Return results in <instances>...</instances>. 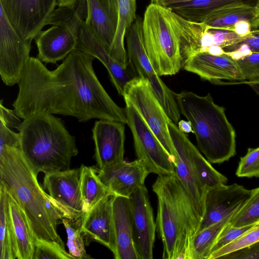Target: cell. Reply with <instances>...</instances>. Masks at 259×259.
I'll use <instances>...</instances> for the list:
<instances>
[{
  "label": "cell",
  "mask_w": 259,
  "mask_h": 259,
  "mask_svg": "<svg viewBox=\"0 0 259 259\" xmlns=\"http://www.w3.org/2000/svg\"><path fill=\"white\" fill-rule=\"evenodd\" d=\"M207 53L215 56H220L225 53L222 47L216 45L212 46L209 48Z\"/></svg>",
  "instance_id": "obj_48"
},
{
  "label": "cell",
  "mask_w": 259,
  "mask_h": 259,
  "mask_svg": "<svg viewBox=\"0 0 259 259\" xmlns=\"http://www.w3.org/2000/svg\"><path fill=\"white\" fill-rule=\"evenodd\" d=\"M178 127L179 129L184 133H193V130L192 127L191 122L189 121H186L184 120H179L178 123Z\"/></svg>",
  "instance_id": "obj_46"
},
{
  "label": "cell",
  "mask_w": 259,
  "mask_h": 259,
  "mask_svg": "<svg viewBox=\"0 0 259 259\" xmlns=\"http://www.w3.org/2000/svg\"><path fill=\"white\" fill-rule=\"evenodd\" d=\"M73 259L58 243L36 239L33 259Z\"/></svg>",
  "instance_id": "obj_36"
},
{
  "label": "cell",
  "mask_w": 259,
  "mask_h": 259,
  "mask_svg": "<svg viewBox=\"0 0 259 259\" xmlns=\"http://www.w3.org/2000/svg\"><path fill=\"white\" fill-rule=\"evenodd\" d=\"M251 192L236 183L207 188L204 213L197 232L235 213L248 200Z\"/></svg>",
  "instance_id": "obj_14"
},
{
  "label": "cell",
  "mask_w": 259,
  "mask_h": 259,
  "mask_svg": "<svg viewBox=\"0 0 259 259\" xmlns=\"http://www.w3.org/2000/svg\"><path fill=\"white\" fill-rule=\"evenodd\" d=\"M236 61L245 80L259 79V52L253 53Z\"/></svg>",
  "instance_id": "obj_39"
},
{
  "label": "cell",
  "mask_w": 259,
  "mask_h": 259,
  "mask_svg": "<svg viewBox=\"0 0 259 259\" xmlns=\"http://www.w3.org/2000/svg\"><path fill=\"white\" fill-rule=\"evenodd\" d=\"M142 23V18L137 16L126 35L128 61L134 66L138 76L149 80L167 115L178 124L181 112L174 92L160 79L149 60L144 45Z\"/></svg>",
  "instance_id": "obj_7"
},
{
  "label": "cell",
  "mask_w": 259,
  "mask_h": 259,
  "mask_svg": "<svg viewBox=\"0 0 259 259\" xmlns=\"http://www.w3.org/2000/svg\"><path fill=\"white\" fill-rule=\"evenodd\" d=\"M88 15L84 21L90 31L109 52L118 23L116 0H86Z\"/></svg>",
  "instance_id": "obj_22"
},
{
  "label": "cell",
  "mask_w": 259,
  "mask_h": 259,
  "mask_svg": "<svg viewBox=\"0 0 259 259\" xmlns=\"http://www.w3.org/2000/svg\"><path fill=\"white\" fill-rule=\"evenodd\" d=\"M6 192L17 245V259H33L36 238L30 223L15 198Z\"/></svg>",
  "instance_id": "obj_25"
},
{
  "label": "cell",
  "mask_w": 259,
  "mask_h": 259,
  "mask_svg": "<svg viewBox=\"0 0 259 259\" xmlns=\"http://www.w3.org/2000/svg\"><path fill=\"white\" fill-rule=\"evenodd\" d=\"M81 167L80 191L87 213L103 199L114 195L100 180L97 168L83 164Z\"/></svg>",
  "instance_id": "obj_28"
},
{
  "label": "cell",
  "mask_w": 259,
  "mask_h": 259,
  "mask_svg": "<svg viewBox=\"0 0 259 259\" xmlns=\"http://www.w3.org/2000/svg\"><path fill=\"white\" fill-rule=\"evenodd\" d=\"M31 42L17 33L0 6V75L6 85L18 83L30 57Z\"/></svg>",
  "instance_id": "obj_11"
},
{
  "label": "cell",
  "mask_w": 259,
  "mask_h": 259,
  "mask_svg": "<svg viewBox=\"0 0 259 259\" xmlns=\"http://www.w3.org/2000/svg\"><path fill=\"white\" fill-rule=\"evenodd\" d=\"M77 0H57V6L60 7H70L74 6Z\"/></svg>",
  "instance_id": "obj_49"
},
{
  "label": "cell",
  "mask_w": 259,
  "mask_h": 259,
  "mask_svg": "<svg viewBox=\"0 0 259 259\" xmlns=\"http://www.w3.org/2000/svg\"><path fill=\"white\" fill-rule=\"evenodd\" d=\"M0 6L17 33L32 41L45 26L57 0H0Z\"/></svg>",
  "instance_id": "obj_12"
},
{
  "label": "cell",
  "mask_w": 259,
  "mask_h": 259,
  "mask_svg": "<svg viewBox=\"0 0 259 259\" xmlns=\"http://www.w3.org/2000/svg\"><path fill=\"white\" fill-rule=\"evenodd\" d=\"M20 145L19 133L13 131L3 119L0 118V146L20 147Z\"/></svg>",
  "instance_id": "obj_42"
},
{
  "label": "cell",
  "mask_w": 259,
  "mask_h": 259,
  "mask_svg": "<svg viewBox=\"0 0 259 259\" xmlns=\"http://www.w3.org/2000/svg\"><path fill=\"white\" fill-rule=\"evenodd\" d=\"M92 137L98 168L124 160L125 123L104 119L96 120Z\"/></svg>",
  "instance_id": "obj_16"
},
{
  "label": "cell",
  "mask_w": 259,
  "mask_h": 259,
  "mask_svg": "<svg viewBox=\"0 0 259 259\" xmlns=\"http://www.w3.org/2000/svg\"><path fill=\"white\" fill-rule=\"evenodd\" d=\"M152 190L157 198L156 224L162 258L192 259V242L201 219L189 193L176 175L158 176Z\"/></svg>",
  "instance_id": "obj_4"
},
{
  "label": "cell",
  "mask_w": 259,
  "mask_h": 259,
  "mask_svg": "<svg viewBox=\"0 0 259 259\" xmlns=\"http://www.w3.org/2000/svg\"><path fill=\"white\" fill-rule=\"evenodd\" d=\"M113 196H108L87 212L81 221L80 229L87 245L96 241L115 252Z\"/></svg>",
  "instance_id": "obj_20"
},
{
  "label": "cell",
  "mask_w": 259,
  "mask_h": 259,
  "mask_svg": "<svg viewBox=\"0 0 259 259\" xmlns=\"http://www.w3.org/2000/svg\"><path fill=\"white\" fill-rule=\"evenodd\" d=\"M220 258L259 259V241L247 247L226 254Z\"/></svg>",
  "instance_id": "obj_43"
},
{
  "label": "cell",
  "mask_w": 259,
  "mask_h": 259,
  "mask_svg": "<svg viewBox=\"0 0 259 259\" xmlns=\"http://www.w3.org/2000/svg\"><path fill=\"white\" fill-rule=\"evenodd\" d=\"M246 83H254V84H259V79L253 80H251V81H247L246 82Z\"/></svg>",
  "instance_id": "obj_51"
},
{
  "label": "cell",
  "mask_w": 259,
  "mask_h": 259,
  "mask_svg": "<svg viewBox=\"0 0 259 259\" xmlns=\"http://www.w3.org/2000/svg\"><path fill=\"white\" fill-rule=\"evenodd\" d=\"M112 212L115 259H139L133 238L132 208L130 198L114 195Z\"/></svg>",
  "instance_id": "obj_21"
},
{
  "label": "cell",
  "mask_w": 259,
  "mask_h": 259,
  "mask_svg": "<svg viewBox=\"0 0 259 259\" xmlns=\"http://www.w3.org/2000/svg\"><path fill=\"white\" fill-rule=\"evenodd\" d=\"M213 45H214V44L213 35L208 30V26H207L201 37L199 53H207L208 48Z\"/></svg>",
  "instance_id": "obj_45"
},
{
  "label": "cell",
  "mask_w": 259,
  "mask_h": 259,
  "mask_svg": "<svg viewBox=\"0 0 259 259\" xmlns=\"http://www.w3.org/2000/svg\"><path fill=\"white\" fill-rule=\"evenodd\" d=\"M180 111L192 125L198 146L207 160L221 163L236 154V133L225 108L216 104L209 93H174Z\"/></svg>",
  "instance_id": "obj_6"
},
{
  "label": "cell",
  "mask_w": 259,
  "mask_h": 259,
  "mask_svg": "<svg viewBox=\"0 0 259 259\" xmlns=\"http://www.w3.org/2000/svg\"><path fill=\"white\" fill-rule=\"evenodd\" d=\"M95 58L75 49L57 68L48 69L30 57L18 82L14 111L24 119L37 112L75 117L79 122L108 119L127 123L125 108L118 106L99 80Z\"/></svg>",
  "instance_id": "obj_1"
},
{
  "label": "cell",
  "mask_w": 259,
  "mask_h": 259,
  "mask_svg": "<svg viewBox=\"0 0 259 259\" xmlns=\"http://www.w3.org/2000/svg\"><path fill=\"white\" fill-rule=\"evenodd\" d=\"M16 258L17 248L6 192L0 184V259Z\"/></svg>",
  "instance_id": "obj_29"
},
{
  "label": "cell",
  "mask_w": 259,
  "mask_h": 259,
  "mask_svg": "<svg viewBox=\"0 0 259 259\" xmlns=\"http://www.w3.org/2000/svg\"><path fill=\"white\" fill-rule=\"evenodd\" d=\"M18 131L20 149L37 176L69 169L71 158L78 154L75 137L53 114L33 113L23 120Z\"/></svg>",
  "instance_id": "obj_5"
},
{
  "label": "cell",
  "mask_w": 259,
  "mask_h": 259,
  "mask_svg": "<svg viewBox=\"0 0 259 259\" xmlns=\"http://www.w3.org/2000/svg\"><path fill=\"white\" fill-rule=\"evenodd\" d=\"M20 147L0 146V184L25 212L36 239L64 247L57 232L62 217L38 183Z\"/></svg>",
  "instance_id": "obj_3"
},
{
  "label": "cell",
  "mask_w": 259,
  "mask_h": 259,
  "mask_svg": "<svg viewBox=\"0 0 259 259\" xmlns=\"http://www.w3.org/2000/svg\"><path fill=\"white\" fill-rule=\"evenodd\" d=\"M122 96L141 115L174 161L176 153L168 129L170 119L149 80L140 76L134 78L125 85Z\"/></svg>",
  "instance_id": "obj_8"
},
{
  "label": "cell",
  "mask_w": 259,
  "mask_h": 259,
  "mask_svg": "<svg viewBox=\"0 0 259 259\" xmlns=\"http://www.w3.org/2000/svg\"><path fill=\"white\" fill-rule=\"evenodd\" d=\"M208 30L213 35L214 45L222 48L238 42L243 38L240 37L235 32L229 30L208 26Z\"/></svg>",
  "instance_id": "obj_41"
},
{
  "label": "cell",
  "mask_w": 259,
  "mask_h": 259,
  "mask_svg": "<svg viewBox=\"0 0 259 259\" xmlns=\"http://www.w3.org/2000/svg\"><path fill=\"white\" fill-rule=\"evenodd\" d=\"M118 23L115 35L109 53L123 65H128L124 39L130 28L137 18L136 0H116Z\"/></svg>",
  "instance_id": "obj_26"
},
{
  "label": "cell",
  "mask_w": 259,
  "mask_h": 259,
  "mask_svg": "<svg viewBox=\"0 0 259 259\" xmlns=\"http://www.w3.org/2000/svg\"><path fill=\"white\" fill-rule=\"evenodd\" d=\"M81 170L80 166L46 174L43 181L49 199L62 218L78 223L86 213L80 191Z\"/></svg>",
  "instance_id": "obj_10"
},
{
  "label": "cell",
  "mask_w": 259,
  "mask_h": 259,
  "mask_svg": "<svg viewBox=\"0 0 259 259\" xmlns=\"http://www.w3.org/2000/svg\"><path fill=\"white\" fill-rule=\"evenodd\" d=\"M248 21L251 28L259 27V10L255 7H236L222 9L209 15L203 22L209 27L233 31L238 21Z\"/></svg>",
  "instance_id": "obj_27"
},
{
  "label": "cell",
  "mask_w": 259,
  "mask_h": 259,
  "mask_svg": "<svg viewBox=\"0 0 259 259\" xmlns=\"http://www.w3.org/2000/svg\"><path fill=\"white\" fill-rule=\"evenodd\" d=\"M168 126L176 150V154L174 160L175 175L189 193L202 220L206 191L201 185L194 167L190 151L191 142L185 133L181 132L170 119L168 121Z\"/></svg>",
  "instance_id": "obj_13"
},
{
  "label": "cell",
  "mask_w": 259,
  "mask_h": 259,
  "mask_svg": "<svg viewBox=\"0 0 259 259\" xmlns=\"http://www.w3.org/2000/svg\"><path fill=\"white\" fill-rule=\"evenodd\" d=\"M133 238L139 259L153 258L156 224L145 185L138 187L130 197Z\"/></svg>",
  "instance_id": "obj_15"
},
{
  "label": "cell",
  "mask_w": 259,
  "mask_h": 259,
  "mask_svg": "<svg viewBox=\"0 0 259 259\" xmlns=\"http://www.w3.org/2000/svg\"><path fill=\"white\" fill-rule=\"evenodd\" d=\"M234 214L196 233L192 242V259L208 258L211 249L219 235Z\"/></svg>",
  "instance_id": "obj_31"
},
{
  "label": "cell",
  "mask_w": 259,
  "mask_h": 259,
  "mask_svg": "<svg viewBox=\"0 0 259 259\" xmlns=\"http://www.w3.org/2000/svg\"><path fill=\"white\" fill-rule=\"evenodd\" d=\"M250 88L254 91V92L259 96V84L254 83H248Z\"/></svg>",
  "instance_id": "obj_50"
},
{
  "label": "cell",
  "mask_w": 259,
  "mask_h": 259,
  "mask_svg": "<svg viewBox=\"0 0 259 259\" xmlns=\"http://www.w3.org/2000/svg\"><path fill=\"white\" fill-rule=\"evenodd\" d=\"M253 225V224L244 227H236L231 225L230 222L228 223L217 238L211 249L210 254L236 239L248 230Z\"/></svg>",
  "instance_id": "obj_38"
},
{
  "label": "cell",
  "mask_w": 259,
  "mask_h": 259,
  "mask_svg": "<svg viewBox=\"0 0 259 259\" xmlns=\"http://www.w3.org/2000/svg\"><path fill=\"white\" fill-rule=\"evenodd\" d=\"M259 241V221L236 239L219 250L212 252L208 259L220 258L232 251L247 247Z\"/></svg>",
  "instance_id": "obj_35"
},
{
  "label": "cell",
  "mask_w": 259,
  "mask_h": 259,
  "mask_svg": "<svg viewBox=\"0 0 259 259\" xmlns=\"http://www.w3.org/2000/svg\"><path fill=\"white\" fill-rule=\"evenodd\" d=\"M127 124L133 134L137 159L151 173L158 176L175 175L174 161L137 110L125 102Z\"/></svg>",
  "instance_id": "obj_9"
},
{
  "label": "cell",
  "mask_w": 259,
  "mask_h": 259,
  "mask_svg": "<svg viewBox=\"0 0 259 259\" xmlns=\"http://www.w3.org/2000/svg\"><path fill=\"white\" fill-rule=\"evenodd\" d=\"M98 175L104 185L114 195L130 198L139 187L145 185V181L151 172L144 163L137 159L125 160L97 168Z\"/></svg>",
  "instance_id": "obj_17"
},
{
  "label": "cell",
  "mask_w": 259,
  "mask_h": 259,
  "mask_svg": "<svg viewBox=\"0 0 259 259\" xmlns=\"http://www.w3.org/2000/svg\"><path fill=\"white\" fill-rule=\"evenodd\" d=\"M206 27L151 3L144 13L142 29L145 49L157 73L176 74L190 57L199 53Z\"/></svg>",
  "instance_id": "obj_2"
},
{
  "label": "cell",
  "mask_w": 259,
  "mask_h": 259,
  "mask_svg": "<svg viewBox=\"0 0 259 259\" xmlns=\"http://www.w3.org/2000/svg\"><path fill=\"white\" fill-rule=\"evenodd\" d=\"M187 1L189 0H151V3L167 7L171 5Z\"/></svg>",
  "instance_id": "obj_47"
},
{
  "label": "cell",
  "mask_w": 259,
  "mask_h": 259,
  "mask_svg": "<svg viewBox=\"0 0 259 259\" xmlns=\"http://www.w3.org/2000/svg\"><path fill=\"white\" fill-rule=\"evenodd\" d=\"M255 7L259 10V0H257L256 4L255 5Z\"/></svg>",
  "instance_id": "obj_52"
},
{
  "label": "cell",
  "mask_w": 259,
  "mask_h": 259,
  "mask_svg": "<svg viewBox=\"0 0 259 259\" xmlns=\"http://www.w3.org/2000/svg\"><path fill=\"white\" fill-rule=\"evenodd\" d=\"M183 68L213 83L221 84L222 80L230 81L226 82L229 84L245 80L236 61L226 53L220 56L197 54L190 57Z\"/></svg>",
  "instance_id": "obj_19"
},
{
  "label": "cell",
  "mask_w": 259,
  "mask_h": 259,
  "mask_svg": "<svg viewBox=\"0 0 259 259\" xmlns=\"http://www.w3.org/2000/svg\"><path fill=\"white\" fill-rule=\"evenodd\" d=\"M190 151L197 177L205 191L207 188L227 184L228 179L215 170L192 143Z\"/></svg>",
  "instance_id": "obj_32"
},
{
  "label": "cell",
  "mask_w": 259,
  "mask_h": 259,
  "mask_svg": "<svg viewBox=\"0 0 259 259\" xmlns=\"http://www.w3.org/2000/svg\"><path fill=\"white\" fill-rule=\"evenodd\" d=\"M87 15L86 0H77L73 7H60L55 9L48 18L45 26H63L77 36L80 26L85 21Z\"/></svg>",
  "instance_id": "obj_30"
},
{
  "label": "cell",
  "mask_w": 259,
  "mask_h": 259,
  "mask_svg": "<svg viewBox=\"0 0 259 259\" xmlns=\"http://www.w3.org/2000/svg\"><path fill=\"white\" fill-rule=\"evenodd\" d=\"M61 223L66 230L67 245L73 259L92 258L86 252L84 237L80 229L81 223L74 222L65 218H62Z\"/></svg>",
  "instance_id": "obj_33"
},
{
  "label": "cell",
  "mask_w": 259,
  "mask_h": 259,
  "mask_svg": "<svg viewBox=\"0 0 259 259\" xmlns=\"http://www.w3.org/2000/svg\"><path fill=\"white\" fill-rule=\"evenodd\" d=\"M76 49L92 55L104 65L120 96H122L126 83L138 76L134 66L128 61V65L125 66L110 55L87 27L84 21L79 28Z\"/></svg>",
  "instance_id": "obj_18"
},
{
  "label": "cell",
  "mask_w": 259,
  "mask_h": 259,
  "mask_svg": "<svg viewBox=\"0 0 259 259\" xmlns=\"http://www.w3.org/2000/svg\"><path fill=\"white\" fill-rule=\"evenodd\" d=\"M239 48L248 50L252 53L259 52V29L251 31L250 34L243 37L240 41L223 49L225 53H229Z\"/></svg>",
  "instance_id": "obj_40"
},
{
  "label": "cell",
  "mask_w": 259,
  "mask_h": 259,
  "mask_svg": "<svg viewBox=\"0 0 259 259\" xmlns=\"http://www.w3.org/2000/svg\"><path fill=\"white\" fill-rule=\"evenodd\" d=\"M251 28V25L248 21L241 20L234 25L233 31L240 37H243L250 34Z\"/></svg>",
  "instance_id": "obj_44"
},
{
  "label": "cell",
  "mask_w": 259,
  "mask_h": 259,
  "mask_svg": "<svg viewBox=\"0 0 259 259\" xmlns=\"http://www.w3.org/2000/svg\"><path fill=\"white\" fill-rule=\"evenodd\" d=\"M257 0H189L169 6L168 9L192 22L203 23L218 10L236 7H255Z\"/></svg>",
  "instance_id": "obj_24"
},
{
  "label": "cell",
  "mask_w": 259,
  "mask_h": 259,
  "mask_svg": "<svg viewBox=\"0 0 259 259\" xmlns=\"http://www.w3.org/2000/svg\"><path fill=\"white\" fill-rule=\"evenodd\" d=\"M238 177H259V147L249 148L246 154L240 158L236 169Z\"/></svg>",
  "instance_id": "obj_37"
},
{
  "label": "cell",
  "mask_w": 259,
  "mask_h": 259,
  "mask_svg": "<svg viewBox=\"0 0 259 259\" xmlns=\"http://www.w3.org/2000/svg\"><path fill=\"white\" fill-rule=\"evenodd\" d=\"M259 221V187L252 189L251 195L244 205L232 217L230 224L240 227Z\"/></svg>",
  "instance_id": "obj_34"
},
{
  "label": "cell",
  "mask_w": 259,
  "mask_h": 259,
  "mask_svg": "<svg viewBox=\"0 0 259 259\" xmlns=\"http://www.w3.org/2000/svg\"><path fill=\"white\" fill-rule=\"evenodd\" d=\"M38 50L37 58L46 63H56L75 50L77 36L69 28L52 25L40 31L34 38Z\"/></svg>",
  "instance_id": "obj_23"
}]
</instances>
